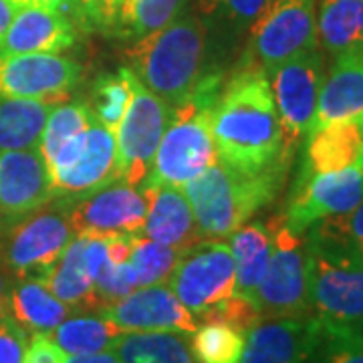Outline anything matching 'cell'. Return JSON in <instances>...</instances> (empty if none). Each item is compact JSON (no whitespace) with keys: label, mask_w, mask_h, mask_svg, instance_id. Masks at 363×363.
<instances>
[{"label":"cell","mask_w":363,"mask_h":363,"mask_svg":"<svg viewBox=\"0 0 363 363\" xmlns=\"http://www.w3.org/2000/svg\"><path fill=\"white\" fill-rule=\"evenodd\" d=\"M210 128L218 160L245 172H262L281 162L293 164L283 150V131L269 77L236 69L210 109Z\"/></svg>","instance_id":"6da1fadb"},{"label":"cell","mask_w":363,"mask_h":363,"mask_svg":"<svg viewBox=\"0 0 363 363\" xmlns=\"http://www.w3.org/2000/svg\"><path fill=\"white\" fill-rule=\"evenodd\" d=\"M289 162H281L262 172H245L218 160L198 178L182 186L194 214L202 240H224L259 210L279 196Z\"/></svg>","instance_id":"7a4b0ae2"},{"label":"cell","mask_w":363,"mask_h":363,"mask_svg":"<svg viewBox=\"0 0 363 363\" xmlns=\"http://www.w3.org/2000/svg\"><path fill=\"white\" fill-rule=\"evenodd\" d=\"M208 37L202 18L188 9L164 28L133 40L125 59L133 75L174 107L208 75Z\"/></svg>","instance_id":"3957f363"},{"label":"cell","mask_w":363,"mask_h":363,"mask_svg":"<svg viewBox=\"0 0 363 363\" xmlns=\"http://www.w3.org/2000/svg\"><path fill=\"white\" fill-rule=\"evenodd\" d=\"M222 85L224 79L220 73L210 71L182 104L174 105L152 172L142 186L182 188L218 162V150L210 128V109Z\"/></svg>","instance_id":"277c9868"},{"label":"cell","mask_w":363,"mask_h":363,"mask_svg":"<svg viewBox=\"0 0 363 363\" xmlns=\"http://www.w3.org/2000/svg\"><path fill=\"white\" fill-rule=\"evenodd\" d=\"M313 317L363 329V252L339 234L313 224L305 233Z\"/></svg>","instance_id":"5b68a950"},{"label":"cell","mask_w":363,"mask_h":363,"mask_svg":"<svg viewBox=\"0 0 363 363\" xmlns=\"http://www.w3.org/2000/svg\"><path fill=\"white\" fill-rule=\"evenodd\" d=\"M315 49H319L317 0H272L250 26L236 69H252L269 77L277 67Z\"/></svg>","instance_id":"8992f818"},{"label":"cell","mask_w":363,"mask_h":363,"mask_svg":"<svg viewBox=\"0 0 363 363\" xmlns=\"http://www.w3.org/2000/svg\"><path fill=\"white\" fill-rule=\"evenodd\" d=\"M272 250L255 303L264 319H311L305 234L293 233L283 214L272 216Z\"/></svg>","instance_id":"52a82bcc"},{"label":"cell","mask_w":363,"mask_h":363,"mask_svg":"<svg viewBox=\"0 0 363 363\" xmlns=\"http://www.w3.org/2000/svg\"><path fill=\"white\" fill-rule=\"evenodd\" d=\"M52 198L71 204L119 180L116 133L93 117L47 164Z\"/></svg>","instance_id":"ba28073f"},{"label":"cell","mask_w":363,"mask_h":363,"mask_svg":"<svg viewBox=\"0 0 363 363\" xmlns=\"http://www.w3.org/2000/svg\"><path fill=\"white\" fill-rule=\"evenodd\" d=\"M67 204L52 198L45 206L13 222L0 233V264L16 277H39L73 240Z\"/></svg>","instance_id":"9c48e42d"},{"label":"cell","mask_w":363,"mask_h":363,"mask_svg":"<svg viewBox=\"0 0 363 363\" xmlns=\"http://www.w3.org/2000/svg\"><path fill=\"white\" fill-rule=\"evenodd\" d=\"M130 69V67H128ZM130 99L116 131L119 180L142 186L150 176L172 105L147 89L130 69Z\"/></svg>","instance_id":"30bf717a"},{"label":"cell","mask_w":363,"mask_h":363,"mask_svg":"<svg viewBox=\"0 0 363 363\" xmlns=\"http://www.w3.org/2000/svg\"><path fill=\"white\" fill-rule=\"evenodd\" d=\"M168 286L196 321H204L236 293L233 250L224 240H200L188 248L169 274Z\"/></svg>","instance_id":"8fae6325"},{"label":"cell","mask_w":363,"mask_h":363,"mask_svg":"<svg viewBox=\"0 0 363 363\" xmlns=\"http://www.w3.org/2000/svg\"><path fill=\"white\" fill-rule=\"evenodd\" d=\"M325 75V52L321 49L298 55L269 75L283 131V150L289 156L295 157L298 143L313 130Z\"/></svg>","instance_id":"7c38bea8"},{"label":"cell","mask_w":363,"mask_h":363,"mask_svg":"<svg viewBox=\"0 0 363 363\" xmlns=\"http://www.w3.org/2000/svg\"><path fill=\"white\" fill-rule=\"evenodd\" d=\"M359 202H363V157L337 172L297 176L283 218L293 233L305 234L313 224L347 214Z\"/></svg>","instance_id":"4fadbf2b"},{"label":"cell","mask_w":363,"mask_h":363,"mask_svg":"<svg viewBox=\"0 0 363 363\" xmlns=\"http://www.w3.org/2000/svg\"><path fill=\"white\" fill-rule=\"evenodd\" d=\"M83 69L55 52L0 55V97L63 104L81 81Z\"/></svg>","instance_id":"5bb4252c"},{"label":"cell","mask_w":363,"mask_h":363,"mask_svg":"<svg viewBox=\"0 0 363 363\" xmlns=\"http://www.w3.org/2000/svg\"><path fill=\"white\" fill-rule=\"evenodd\" d=\"M67 212L75 236L142 234L147 212V192L142 186L116 180L77 202L67 204Z\"/></svg>","instance_id":"9a60e30c"},{"label":"cell","mask_w":363,"mask_h":363,"mask_svg":"<svg viewBox=\"0 0 363 363\" xmlns=\"http://www.w3.org/2000/svg\"><path fill=\"white\" fill-rule=\"evenodd\" d=\"M123 333L192 335L198 321L166 283L140 286L101 311Z\"/></svg>","instance_id":"2e32d148"},{"label":"cell","mask_w":363,"mask_h":363,"mask_svg":"<svg viewBox=\"0 0 363 363\" xmlns=\"http://www.w3.org/2000/svg\"><path fill=\"white\" fill-rule=\"evenodd\" d=\"M51 200V180L39 147L0 150V220H16Z\"/></svg>","instance_id":"e0dca14e"},{"label":"cell","mask_w":363,"mask_h":363,"mask_svg":"<svg viewBox=\"0 0 363 363\" xmlns=\"http://www.w3.org/2000/svg\"><path fill=\"white\" fill-rule=\"evenodd\" d=\"M77 23L65 14L23 6L16 9L6 35L0 40V55L23 52H61L75 47L79 39Z\"/></svg>","instance_id":"ac0fdd59"},{"label":"cell","mask_w":363,"mask_h":363,"mask_svg":"<svg viewBox=\"0 0 363 363\" xmlns=\"http://www.w3.org/2000/svg\"><path fill=\"white\" fill-rule=\"evenodd\" d=\"M317 335V317L264 319L247 333L240 363H305Z\"/></svg>","instance_id":"d6986e66"},{"label":"cell","mask_w":363,"mask_h":363,"mask_svg":"<svg viewBox=\"0 0 363 363\" xmlns=\"http://www.w3.org/2000/svg\"><path fill=\"white\" fill-rule=\"evenodd\" d=\"M142 188L147 192V212L142 228L143 236L180 250H188L202 240L190 202L184 196L182 188Z\"/></svg>","instance_id":"ffe728a7"},{"label":"cell","mask_w":363,"mask_h":363,"mask_svg":"<svg viewBox=\"0 0 363 363\" xmlns=\"http://www.w3.org/2000/svg\"><path fill=\"white\" fill-rule=\"evenodd\" d=\"M333 121L363 123V51L335 57L325 75L313 130Z\"/></svg>","instance_id":"44dd1931"},{"label":"cell","mask_w":363,"mask_h":363,"mask_svg":"<svg viewBox=\"0 0 363 363\" xmlns=\"http://www.w3.org/2000/svg\"><path fill=\"white\" fill-rule=\"evenodd\" d=\"M363 157V123L333 121L315 128L305 138L298 176L350 168Z\"/></svg>","instance_id":"7402d4cb"},{"label":"cell","mask_w":363,"mask_h":363,"mask_svg":"<svg viewBox=\"0 0 363 363\" xmlns=\"http://www.w3.org/2000/svg\"><path fill=\"white\" fill-rule=\"evenodd\" d=\"M73 309L57 298L39 277H16L9 293V315L26 335L51 333Z\"/></svg>","instance_id":"603a6c76"},{"label":"cell","mask_w":363,"mask_h":363,"mask_svg":"<svg viewBox=\"0 0 363 363\" xmlns=\"http://www.w3.org/2000/svg\"><path fill=\"white\" fill-rule=\"evenodd\" d=\"M39 279L73 311H91L93 279L85 262V236H73L61 257L47 271L40 272Z\"/></svg>","instance_id":"cb8c5ba5"},{"label":"cell","mask_w":363,"mask_h":363,"mask_svg":"<svg viewBox=\"0 0 363 363\" xmlns=\"http://www.w3.org/2000/svg\"><path fill=\"white\" fill-rule=\"evenodd\" d=\"M228 247L233 250L236 267V295L252 298L259 286L264 269L269 264L272 250V224L247 222L228 236Z\"/></svg>","instance_id":"d4e9b609"},{"label":"cell","mask_w":363,"mask_h":363,"mask_svg":"<svg viewBox=\"0 0 363 363\" xmlns=\"http://www.w3.org/2000/svg\"><path fill=\"white\" fill-rule=\"evenodd\" d=\"M317 39L319 49L333 59L363 51V0H321Z\"/></svg>","instance_id":"484cf974"},{"label":"cell","mask_w":363,"mask_h":363,"mask_svg":"<svg viewBox=\"0 0 363 363\" xmlns=\"http://www.w3.org/2000/svg\"><path fill=\"white\" fill-rule=\"evenodd\" d=\"M55 105L59 104L0 97V150H37Z\"/></svg>","instance_id":"4316f807"},{"label":"cell","mask_w":363,"mask_h":363,"mask_svg":"<svg viewBox=\"0 0 363 363\" xmlns=\"http://www.w3.org/2000/svg\"><path fill=\"white\" fill-rule=\"evenodd\" d=\"M123 335V331L105 319L101 313L91 315H69L63 323H59L49 337L61 347L65 355H89L99 351L116 350L117 341Z\"/></svg>","instance_id":"83f0119b"},{"label":"cell","mask_w":363,"mask_h":363,"mask_svg":"<svg viewBox=\"0 0 363 363\" xmlns=\"http://www.w3.org/2000/svg\"><path fill=\"white\" fill-rule=\"evenodd\" d=\"M190 9V0H123L111 37L133 40L147 37Z\"/></svg>","instance_id":"f1b7e54d"},{"label":"cell","mask_w":363,"mask_h":363,"mask_svg":"<svg viewBox=\"0 0 363 363\" xmlns=\"http://www.w3.org/2000/svg\"><path fill=\"white\" fill-rule=\"evenodd\" d=\"M119 363H194L178 333H123L116 345Z\"/></svg>","instance_id":"f546056e"},{"label":"cell","mask_w":363,"mask_h":363,"mask_svg":"<svg viewBox=\"0 0 363 363\" xmlns=\"http://www.w3.org/2000/svg\"><path fill=\"white\" fill-rule=\"evenodd\" d=\"M188 337L194 363H240L247 333L224 321H200Z\"/></svg>","instance_id":"4dcf8cb0"},{"label":"cell","mask_w":363,"mask_h":363,"mask_svg":"<svg viewBox=\"0 0 363 363\" xmlns=\"http://www.w3.org/2000/svg\"><path fill=\"white\" fill-rule=\"evenodd\" d=\"M272 0H196V14L208 30L216 28L226 37H240L250 30Z\"/></svg>","instance_id":"1f68e13d"},{"label":"cell","mask_w":363,"mask_h":363,"mask_svg":"<svg viewBox=\"0 0 363 363\" xmlns=\"http://www.w3.org/2000/svg\"><path fill=\"white\" fill-rule=\"evenodd\" d=\"M305 363H363V329L317 319V335Z\"/></svg>","instance_id":"d6a6232c"},{"label":"cell","mask_w":363,"mask_h":363,"mask_svg":"<svg viewBox=\"0 0 363 363\" xmlns=\"http://www.w3.org/2000/svg\"><path fill=\"white\" fill-rule=\"evenodd\" d=\"M184 252L186 250L160 245V242L143 236V234H133L128 262L133 269L135 281H138V289L140 286L168 283L169 274L174 272Z\"/></svg>","instance_id":"836d02e7"},{"label":"cell","mask_w":363,"mask_h":363,"mask_svg":"<svg viewBox=\"0 0 363 363\" xmlns=\"http://www.w3.org/2000/svg\"><path fill=\"white\" fill-rule=\"evenodd\" d=\"M93 111L89 104H79V101H63L55 105L51 113L47 117L43 138H40L39 152L45 164H49L55 154L65 145L69 140H73L77 133L85 130L93 121Z\"/></svg>","instance_id":"e575fe53"},{"label":"cell","mask_w":363,"mask_h":363,"mask_svg":"<svg viewBox=\"0 0 363 363\" xmlns=\"http://www.w3.org/2000/svg\"><path fill=\"white\" fill-rule=\"evenodd\" d=\"M130 69L121 67L117 73H104L91 87V111L97 121L116 133L130 99Z\"/></svg>","instance_id":"d590c367"},{"label":"cell","mask_w":363,"mask_h":363,"mask_svg":"<svg viewBox=\"0 0 363 363\" xmlns=\"http://www.w3.org/2000/svg\"><path fill=\"white\" fill-rule=\"evenodd\" d=\"M79 26L111 37L123 0H77Z\"/></svg>","instance_id":"8d00e7d4"},{"label":"cell","mask_w":363,"mask_h":363,"mask_svg":"<svg viewBox=\"0 0 363 363\" xmlns=\"http://www.w3.org/2000/svg\"><path fill=\"white\" fill-rule=\"evenodd\" d=\"M28 335L16 325L9 309L0 313V363H25Z\"/></svg>","instance_id":"74e56055"},{"label":"cell","mask_w":363,"mask_h":363,"mask_svg":"<svg viewBox=\"0 0 363 363\" xmlns=\"http://www.w3.org/2000/svg\"><path fill=\"white\" fill-rule=\"evenodd\" d=\"M317 224L323 226L325 230H331V233L339 234V236H345V238H350L357 245V242L363 240V202H359L347 214L331 216V218H325V220L317 222Z\"/></svg>","instance_id":"f35d334b"},{"label":"cell","mask_w":363,"mask_h":363,"mask_svg":"<svg viewBox=\"0 0 363 363\" xmlns=\"http://www.w3.org/2000/svg\"><path fill=\"white\" fill-rule=\"evenodd\" d=\"M65 353L49 337V333H35L28 337L25 363H63Z\"/></svg>","instance_id":"ab89813d"},{"label":"cell","mask_w":363,"mask_h":363,"mask_svg":"<svg viewBox=\"0 0 363 363\" xmlns=\"http://www.w3.org/2000/svg\"><path fill=\"white\" fill-rule=\"evenodd\" d=\"M16 9L23 6H35V9H47V11H55L73 18L79 25V2L77 0H13Z\"/></svg>","instance_id":"60d3db41"},{"label":"cell","mask_w":363,"mask_h":363,"mask_svg":"<svg viewBox=\"0 0 363 363\" xmlns=\"http://www.w3.org/2000/svg\"><path fill=\"white\" fill-rule=\"evenodd\" d=\"M63 363H119L116 350L89 353V355H67Z\"/></svg>","instance_id":"b9f144b4"},{"label":"cell","mask_w":363,"mask_h":363,"mask_svg":"<svg viewBox=\"0 0 363 363\" xmlns=\"http://www.w3.org/2000/svg\"><path fill=\"white\" fill-rule=\"evenodd\" d=\"M14 13H16V4L13 0H0V40L6 35L9 26L13 23Z\"/></svg>","instance_id":"7bdbcfd3"},{"label":"cell","mask_w":363,"mask_h":363,"mask_svg":"<svg viewBox=\"0 0 363 363\" xmlns=\"http://www.w3.org/2000/svg\"><path fill=\"white\" fill-rule=\"evenodd\" d=\"M14 277L0 264V313L9 309V293L13 286Z\"/></svg>","instance_id":"ee69618b"},{"label":"cell","mask_w":363,"mask_h":363,"mask_svg":"<svg viewBox=\"0 0 363 363\" xmlns=\"http://www.w3.org/2000/svg\"><path fill=\"white\" fill-rule=\"evenodd\" d=\"M357 247H359V250L363 252V240H362V242H357Z\"/></svg>","instance_id":"f6af8a7d"}]
</instances>
